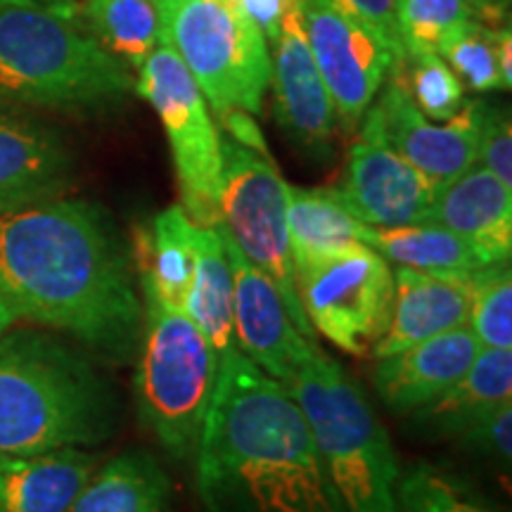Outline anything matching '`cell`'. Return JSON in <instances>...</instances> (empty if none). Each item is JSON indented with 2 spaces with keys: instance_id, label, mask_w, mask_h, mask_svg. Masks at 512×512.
I'll list each match as a JSON object with an SVG mask.
<instances>
[{
  "instance_id": "f35d334b",
  "label": "cell",
  "mask_w": 512,
  "mask_h": 512,
  "mask_svg": "<svg viewBox=\"0 0 512 512\" xmlns=\"http://www.w3.org/2000/svg\"><path fill=\"white\" fill-rule=\"evenodd\" d=\"M17 323H19V318L15 316V311L10 309L8 299L3 297V292H0V335H5V332L15 328Z\"/></svg>"
},
{
  "instance_id": "4dcf8cb0",
  "label": "cell",
  "mask_w": 512,
  "mask_h": 512,
  "mask_svg": "<svg viewBox=\"0 0 512 512\" xmlns=\"http://www.w3.org/2000/svg\"><path fill=\"white\" fill-rule=\"evenodd\" d=\"M401 76L403 86L411 95L415 107L432 121H446L463 110L467 102L465 86L456 72L439 53L411 55L403 64L392 69Z\"/></svg>"
},
{
  "instance_id": "4fadbf2b",
  "label": "cell",
  "mask_w": 512,
  "mask_h": 512,
  "mask_svg": "<svg viewBox=\"0 0 512 512\" xmlns=\"http://www.w3.org/2000/svg\"><path fill=\"white\" fill-rule=\"evenodd\" d=\"M370 107L384 140L437 188L456 181L477 164L484 100H467L456 117L432 121L415 107L401 76L389 72Z\"/></svg>"
},
{
  "instance_id": "9c48e42d",
  "label": "cell",
  "mask_w": 512,
  "mask_h": 512,
  "mask_svg": "<svg viewBox=\"0 0 512 512\" xmlns=\"http://www.w3.org/2000/svg\"><path fill=\"white\" fill-rule=\"evenodd\" d=\"M133 91L162 121L183 209L200 226L219 223L221 133L209 114V105L176 50L164 41L133 76Z\"/></svg>"
},
{
  "instance_id": "cb8c5ba5",
  "label": "cell",
  "mask_w": 512,
  "mask_h": 512,
  "mask_svg": "<svg viewBox=\"0 0 512 512\" xmlns=\"http://www.w3.org/2000/svg\"><path fill=\"white\" fill-rule=\"evenodd\" d=\"M363 223L335 188H299L287 183V230L294 271L361 242Z\"/></svg>"
},
{
  "instance_id": "2e32d148",
  "label": "cell",
  "mask_w": 512,
  "mask_h": 512,
  "mask_svg": "<svg viewBox=\"0 0 512 512\" xmlns=\"http://www.w3.org/2000/svg\"><path fill=\"white\" fill-rule=\"evenodd\" d=\"M72 152L55 128L0 102V216L69 188Z\"/></svg>"
},
{
  "instance_id": "74e56055",
  "label": "cell",
  "mask_w": 512,
  "mask_h": 512,
  "mask_svg": "<svg viewBox=\"0 0 512 512\" xmlns=\"http://www.w3.org/2000/svg\"><path fill=\"white\" fill-rule=\"evenodd\" d=\"M470 5L472 12L479 22L491 24V22H501L503 17V0H465Z\"/></svg>"
},
{
  "instance_id": "44dd1931",
  "label": "cell",
  "mask_w": 512,
  "mask_h": 512,
  "mask_svg": "<svg viewBox=\"0 0 512 512\" xmlns=\"http://www.w3.org/2000/svg\"><path fill=\"white\" fill-rule=\"evenodd\" d=\"M200 223L181 204L159 211L150 228L133 233V266L138 271L143 302H162L183 309L195 266V233Z\"/></svg>"
},
{
  "instance_id": "8992f818",
  "label": "cell",
  "mask_w": 512,
  "mask_h": 512,
  "mask_svg": "<svg viewBox=\"0 0 512 512\" xmlns=\"http://www.w3.org/2000/svg\"><path fill=\"white\" fill-rule=\"evenodd\" d=\"M133 392L138 418L171 458H195L221 377V356L188 313L147 299Z\"/></svg>"
},
{
  "instance_id": "277c9868",
  "label": "cell",
  "mask_w": 512,
  "mask_h": 512,
  "mask_svg": "<svg viewBox=\"0 0 512 512\" xmlns=\"http://www.w3.org/2000/svg\"><path fill=\"white\" fill-rule=\"evenodd\" d=\"M133 81L74 0H0V102L98 112L121 105Z\"/></svg>"
},
{
  "instance_id": "e0dca14e",
  "label": "cell",
  "mask_w": 512,
  "mask_h": 512,
  "mask_svg": "<svg viewBox=\"0 0 512 512\" xmlns=\"http://www.w3.org/2000/svg\"><path fill=\"white\" fill-rule=\"evenodd\" d=\"M479 351L482 344L470 325H460L399 354L375 358L373 387L389 411L411 415L453 387Z\"/></svg>"
},
{
  "instance_id": "484cf974",
  "label": "cell",
  "mask_w": 512,
  "mask_h": 512,
  "mask_svg": "<svg viewBox=\"0 0 512 512\" xmlns=\"http://www.w3.org/2000/svg\"><path fill=\"white\" fill-rule=\"evenodd\" d=\"M361 242L384 256L389 264L413 271L472 273L486 266L460 235L434 221L401 228H373L363 223Z\"/></svg>"
},
{
  "instance_id": "603a6c76",
  "label": "cell",
  "mask_w": 512,
  "mask_h": 512,
  "mask_svg": "<svg viewBox=\"0 0 512 512\" xmlns=\"http://www.w3.org/2000/svg\"><path fill=\"white\" fill-rule=\"evenodd\" d=\"M69 512H174V489L150 453L128 451L95 467Z\"/></svg>"
},
{
  "instance_id": "ba28073f",
  "label": "cell",
  "mask_w": 512,
  "mask_h": 512,
  "mask_svg": "<svg viewBox=\"0 0 512 512\" xmlns=\"http://www.w3.org/2000/svg\"><path fill=\"white\" fill-rule=\"evenodd\" d=\"M240 252L261 268L290 311L306 339L316 342L309 318L299 304L297 280L287 230V183L278 174L271 157L233 138H221L219 223Z\"/></svg>"
},
{
  "instance_id": "30bf717a",
  "label": "cell",
  "mask_w": 512,
  "mask_h": 512,
  "mask_svg": "<svg viewBox=\"0 0 512 512\" xmlns=\"http://www.w3.org/2000/svg\"><path fill=\"white\" fill-rule=\"evenodd\" d=\"M313 332L356 358L373 356L389 325L394 268L363 242L294 271Z\"/></svg>"
},
{
  "instance_id": "8d00e7d4",
  "label": "cell",
  "mask_w": 512,
  "mask_h": 512,
  "mask_svg": "<svg viewBox=\"0 0 512 512\" xmlns=\"http://www.w3.org/2000/svg\"><path fill=\"white\" fill-rule=\"evenodd\" d=\"M512 36H510V27H496V62H498V72H501L503 86L505 91H510L512 86Z\"/></svg>"
},
{
  "instance_id": "d6986e66",
  "label": "cell",
  "mask_w": 512,
  "mask_h": 512,
  "mask_svg": "<svg viewBox=\"0 0 512 512\" xmlns=\"http://www.w3.org/2000/svg\"><path fill=\"white\" fill-rule=\"evenodd\" d=\"M427 221L460 235L484 264L512 256V188L482 164L467 169L434 195Z\"/></svg>"
},
{
  "instance_id": "7a4b0ae2",
  "label": "cell",
  "mask_w": 512,
  "mask_h": 512,
  "mask_svg": "<svg viewBox=\"0 0 512 512\" xmlns=\"http://www.w3.org/2000/svg\"><path fill=\"white\" fill-rule=\"evenodd\" d=\"M192 460L202 512H347L290 387L238 349L221 358Z\"/></svg>"
},
{
  "instance_id": "7402d4cb",
  "label": "cell",
  "mask_w": 512,
  "mask_h": 512,
  "mask_svg": "<svg viewBox=\"0 0 512 512\" xmlns=\"http://www.w3.org/2000/svg\"><path fill=\"white\" fill-rule=\"evenodd\" d=\"M512 401V349L482 347L467 373L430 406L411 413L413 425L430 437H456L498 403Z\"/></svg>"
},
{
  "instance_id": "f546056e",
  "label": "cell",
  "mask_w": 512,
  "mask_h": 512,
  "mask_svg": "<svg viewBox=\"0 0 512 512\" xmlns=\"http://www.w3.org/2000/svg\"><path fill=\"white\" fill-rule=\"evenodd\" d=\"M437 53L470 91H505L496 62V27L491 24L467 19L441 41Z\"/></svg>"
},
{
  "instance_id": "7c38bea8",
  "label": "cell",
  "mask_w": 512,
  "mask_h": 512,
  "mask_svg": "<svg viewBox=\"0 0 512 512\" xmlns=\"http://www.w3.org/2000/svg\"><path fill=\"white\" fill-rule=\"evenodd\" d=\"M306 41L323 76L337 121L354 131L394 69V57L373 34L330 0H299Z\"/></svg>"
},
{
  "instance_id": "3957f363",
  "label": "cell",
  "mask_w": 512,
  "mask_h": 512,
  "mask_svg": "<svg viewBox=\"0 0 512 512\" xmlns=\"http://www.w3.org/2000/svg\"><path fill=\"white\" fill-rule=\"evenodd\" d=\"M117 425V394L81 351L34 330L0 335V458L95 446Z\"/></svg>"
},
{
  "instance_id": "5b68a950",
  "label": "cell",
  "mask_w": 512,
  "mask_h": 512,
  "mask_svg": "<svg viewBox=\"0 0 512 512\" xmlns=\"http://www.w3.org/2000/svg\"><path fill=\"white\" fill-rule=\"evenodd\" d=\"M290 392L344 510L399 512V460L361 384L318 347L299 368Z\"/></svg>"
},
{
  "instance_id": "d4e9b609",
  "label": "cell",
  "mask_w": 512,
  "mask_h": 512,
  "mask_svg": "<svg viewBox=\"0 0 512 512\" xmlns=\"http://www.w3.org/2000/svg\"><path fill=\"white\" fill-rule=\"evenodd\" d=\"M183 311L221 358L235 351L233 275L219 228L197 226L195 266Z\"/></svg>"
},
{
  "instance_id": "4316f807",
  "label": "cell",
  "mask_w": 512,
  "mask_h": 512,
  "mask_svg": "<svg viewBox=\"0 0 512 512\" xmlns=\"http://www.w3.org/2000/svg\"><path fill=\"white\" fill-rule=\"evenodd\" d=\"M81 12L95 38L133 72L166 41L155 0H86Z\"/></svg>"
},
{
  "instance_id": "9a60e30c",
  "label": "cell",
  "mask_w": 512,
  "mask_h": 512,
  "mask_svg": "<svg viewBox=\"0 0 512 512\" xmlns=\"http://www.w3.org/2000/svg\"><path fill=\"white\" fill-rule=\"evenodd\" d=\"M275 119L287 138L313 159L330 155L337 114L325 88L309 41L299 0L287 8L278 41L271 46V83Z\"/></svg>"
},
{
  "instance_id": "1f68e13d",
  "label": "cell",
  "mask_w": 512,
  "mask_h": 512,
  "mask_svg": "<svg viewBox=\"0 0 512 512\" xmlns=\"http://www.w3.org/2000/svg\"><path fill=\"white\" fill-rule=\"evenodd\" d=\"M475 17L465 0H396V27L406 57L437 53L453 29Z\"/></svg>"
},
{
  "instance_id": "e575fe53",
  "label": "cell",
  "mask_w": 512,
  "mask_h": 512,
  "mask_svg": "<svg viewBox=\"0 0 512 512\" xmlns=\"http://www.w3.org/2000/svg\"><path fill=\"white\" fill-rule=\"evenodd\" d=\"M330 3L389 50V55L394 57V69L403 64L406 53L396 27V0H330Z\"/></svg>"
},
{
  "instance_id": "ffe728a7",
  "label": "cell",
  "mask_w": 512,
  "mask_h": 512,
  "mask_svg": "<svg viewBox=\"0 0 512 512\" xmlns=\"http://www.w3.org/2000/svg\"><path fill=\"white\" fill-rule=\"evenodd\" d=\"M95 467L83 448L0 458V512H69Z\"/></svg>"
},
{
  "instance_id": "d6a6232c",
  "label": "cell",
  "mask_w": 512,
  "mask_h": 512,
  "mask_svg": "<svg viewBox=\"0 0 512 512\" xmlns=\"http://www.w3.org/2000/svg\"><path fill=\"white\" fill-rule=\"evenodd\" d=\"M467 451L489 460L498 467L510 470L512 460V401L498 403L496 408L479 415L465 425L456 437Z\"/></svg>"
},
{
  "instance_id": "52a82bcc",
  "label": "cell",
  "mask_w": 512,
  "mask_h": 512,
  "mask_svg": "<svg viewBox=\"0 0 512 512\" xmlns=\"http://www.w3.org/2000/svg\"><path fill=\"white\" fill-rule=\"evenodd\" d=\"M169 46L219 117L261 114L271 46L233 0H155Z\"/></svg>"
},
{
  "instance_id": "6da1fadb",
  "label": "cell",
  "mask_w": 512,
  "mask_h": 512,
  "mask_svg": "<svg viewBox=\"0 0 512 512\" xmlns=\"http://www.w3.org/2000/svg\"><path fill=\"white\" fill-rule=\"evenodd\" d=\"M131 271V254L98 204L60 195L0 216V292L15 316L117 363L136 356L143 335Z\"/></svg>"
},
{
  "instance_id": "ac0fdd59",
  "label": "cell",
  "mask_w": 512,
  "mask_h": 512,
  "mask_svg": "<svg viewBox=\"0 0 512 512\" xmlns=\"http://www.w3.org/2000/svg\"><path fill=\"white\" fill-rule=\"evenodd\" d=\"M470 273H439L394 268V297L389 325L375 344L373 358L411 349L444 332L467 325Z\"/></svg>"
},
{
  "instance_id": "5bb4252c",
  "label": "cell",
  "mask_w": 512,
  "mask_h": 512,
  "mask_svg": "<svg viewBox=\"0 0 512 512\" xmlns=\"http://www.w3.org/2000/svg\"><path fill=\"white\" fill-rule=\"evenodd\" d=\"M219 233L233 275L235 349L268 377L290 387L318 344L297 330L273 280L256 268L221 228Z\"/></svg>"
},
{
  "instance_id": "f1b7e54d",
  "label": "cell",
  "mask_w": 512,
  "mask_h": 512,
  "mask_svg": "<svg viewBox=\"0 0 512 512\" xmlns=\"http://www.w3.org/2000/svg\"><path fill=\"white\" fill-rule=\"evenodd\" d=\"M396 503L399 512H494L470 484L430 463L401 472Z\"/></svg>"
},
{
  "instance_id": "8fae6325",
  "label": "cell",
  "mask_w": 512,
  "mask_h": 512,
  "mask_svg": "<svg viewBox=\"0 0 512 512\" xmlns=\"http://www.w3.org/2000/svg\"><path fill=\"white\" fill-rule=\"evenodd\" d=\"M337 195L358 221L373 228H401L427 221L437 185L403 159L382 136L373 107L361 119Z\"/></svg>"
},
{
  "instance_id": "83f0119b",
  "label": "cell",
  "mask_w": 512,
  "mask_h": 512,
  "mask_svg": "<svg viewBox=\"0 0 512 512\" xmlns=\"http://www.w3.org/2000/svg\"><path fill=\"white\" fill-rule=\"evenodd\" d=\"M467 325L482 347L512 349V271L510 261L479 266L470 273Z\"/></svg>"
},
{
  "instance_id": "836d02e7",
  "label": "cell",
  "mask_w": 512,
  "mask_h": 512,
  "mask_svg": "<svg viewBox=\"0 0 512 512\" xmlns=\"http://www.w3.org/2000/svg\"><path fill=\"white\" fill-rule=\"evenodd\" d=\"M477 164L491 171L498 181L512 188V126L505 107L484 102L479 121Z\"/></svg>"
},
{
  "instance_id": "d590c367",
  "label": "cell",
  "mask_w": 512,
  "mask_h": 512,
  "mask_svg": "<svg viewBox=\"0 0 512 512\" xmlns=\"http://www.w3.org/2000/svg\"><path fill=\"white\" fill-rule=\"evenodd\" d=\"M223 126H226V131L230 133V138L238 140V143L252 147V150L261 152V155L268 157V147L264 143V138H261V131L256 128V121L252 114H245V112H230L226 117H221Z\"/></svg>"
}]
</instances>
